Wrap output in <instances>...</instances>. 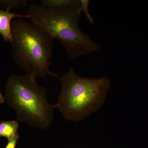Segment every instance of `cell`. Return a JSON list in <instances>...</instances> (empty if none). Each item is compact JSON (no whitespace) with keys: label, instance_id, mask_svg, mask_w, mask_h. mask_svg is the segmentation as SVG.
I'll list each match as a JSON object with an SVG mask.
<instances>
[{"label":"cell","instance_id":"ba28073f","mask_svg":"<svg viewBox=\"0 0 148 148\" xmlns=\"http://www.w3.org/2000/svg\"><path fill=\"white\" fill-rule=\"evenodd\" d=\"M27 4L28 1L26 0H0V7L5 9L6 10L9 11L11 9H16L21 7L26 6Z\"/></svg>","mask_w":148,"mask_h":148},{"label":"cell","instance_id":"8992f818","mask_svg":"<svg viewBox=\"0 0 148 148\" xmlns=\"http://www.w3.org/2000/svg\"><path fill=\"white\" fill-rule=\"evenodd\" d=\"M19 124L17 121H2L0 122V137L10 140L18 135Z\"/></svg>","mask_w":148,"mask_h":148},{"label":"cell","instance_id":"3957f363","mask_svg":"<svg viewBox=\"0 0 148 148\" xmlns=\"http://www.w3.org/2000/svg\"><path fill=\"white\" fill-rule=\"evenodd\" d=\"M61 90L56 108L64 118L79 122L103 106L110 86L108 79L79 76L71 68L60 78Z\"/></svg>","mask_w":148,"mask_h":148},{"label":"cell","instance_id":"30bf717a","mask_svg":"<svg viewBox=\"0 0 148 148\" xmlns=\"http://www.w3.org/2000/svg\"><path fill=\"white\" fill-rule=\"evenodd\" d=\"M19 138V135L18 134L10 140H8V143L5 148H15L17 144V141Z\"/></svg>","mask_w":148,"mask_h":148},{"label":"cell","instance_id":"5b68a950","mask_svg":"<svg viewBox=\"0 0 148 148\" xmlns=\"http://www.w3.org/2000/svg\"><path fill=\"white\" fill-rule=\"evenodd\" d=\"M14 18H29L28 14H16L9 10H0V34L5 42H11V23Z\"/></svg>","mask_w":148,"mask_h":148},{"label":"cell","instance_id":"277c9868","mask_svg":"<svg viewBox=\"0 0 148 148\" xmlns=\"http://www.w3.org/2000/svg\"><path fill=\"white\" fill-rule=\"evenodd\" d=\"M46 88L29 75H12L5 86V99L17 119L34 127L46 129L53 120L55 105L46 97Z\"/></svg>","mask_w":148,"mask_h":148},{"label":"cell","instance_id":"8fae6325","mask_svg":"<svg viewBox=\"0 0 148 148\" xmlns=\"http://www.w3.org/2000/svg\"><path fill=\"white\" fill-rule=\"evenodd\" d=\"M5 98L3 95L2 94L1 90H0V104L3 103L5 102Z\"/></svg>","mask_w":148,"mask_h":148},{"label":"cell","instance_id":"9c48e42d","mask_svg":"<svg viewBox=\"0 0 148 148\" xmlns=\"http://www.w3.org/2000/svg\"><path fill=\"white\" fill-rule=\"evenodd\" d=\"M81 8L82 11L86 15V17L89 22L91 24H93V18H92L91 15L89 13L88 11V3H89V1H84V0H81Z\"/></svg>","mask_w":148,"mask_h":148},{"label":"cell","instance_id":"52a82bcc","mask_svg":"<svg viewBox=\"0 0 148 148\" xmlns=\"http://www.w3.org/2000/svg\"><path fill=\"white\" fill-rule=\"evenodd\" d=\"M41 5L45 6L55 8L79 6L80 1L78 0H42Z\"/></svg>","mask_w":148,"mask_h":148},{"label":"cell","instance_id":"7a4b0ae2","mask_svg":"<svg viewBox=\"0 0 148 148\" xmlns=\"http://www.w3.org/2000/svg\"><path fill=\"white\" fill-rule=\"evenodd\" d=\"M26 18H16L11 23L12 55L16 65L33 78L51 75L54 39L36 24Z\"/></svg>","mask_w":148,"mask_h":148},{"label":"cell","instance_id":"6da1fadb","mask_svg":"<svg viewBox=\"0 0 148 148\" xmlns=\"http://www.w3.org/2000/svg\"><path fill=\"white\" fill-rule=\"evenodd\" d=\"M82 12L80 5L55 8L33 4L29 5L27 14L30 21L58 40L73 59L101 49L80 29Z\"/></svg>","mask_w":148,"mask_h":148}]
</instances>
